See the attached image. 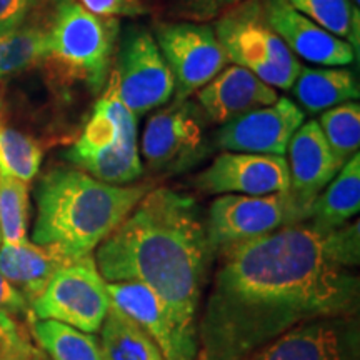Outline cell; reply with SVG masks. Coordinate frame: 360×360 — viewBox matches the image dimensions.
Wrapping results in <instances>:
<instances>
[{
    "instance_id": "obj_1",
    "label": "cell",
    "mask_w": 360,
    "mask_h": 360,
    "mask_svg": "<svg viewBox=\"0 0 360 360\" xmlns=\"http://www.w3.org/2000/svg\"><path fill=\"white\" fill-rule=\"evenodd\" d=\"M359 232V222L332 232L297 224L217 252L197 360H242L297 326L352 314Z\"/></svg>"
},
{
    "instance_id": "obj_2",
    "label": "cell",
    "mask_w": 360,
    "mask_h": 360,
    "mask_svg": "<svg viewBox=\"0 0 360 360\" xmlns=\"http://www.w3.org/2000/svg\"><path fill=\"white\" fill-rule=\"evenodd\" d=\"M212 254L195 200L157 187L97 247L94 259L107 283H143L169 305L180 326L197 335V310Z\"/></svg>"
},
{
    "instance_id": "obj_3",
    "label": "cell",
    "mask_w": 360,
    "mask_h": 360,
    "mask_svg": "<svg viewBox=\"0 0 360 360\" xmlns=\"http://www.w3.org/2000/svg\"><path fill=\"white\" fill-rule=\"evenodd\" d=\"M150 188L114 186L75 167L47 170L35 186L32 242L67 260L92 255Z\"/></svg>"
},
{
    "instance_id": "obj_4",
    "label": "cell",
    "mask_w": 360,
    "mask_h": 360,
    "mask_svg": "<svg viewBox=\"0 0 360 360\" xmlns=\"http://www.w3.org/2000/svg\"><path fill=\"white\" fill-rule=\"evenodd\" d=\"M119 25V19L96 15L77 0H57L45 27L44 60L98 92L109 74Z\"/></svg>"
},
{
    "instance_id": "obj_5",
    "label": "cell",
    "mask_w": 360,
    "mask_h": 360,
    "mask_svg": "<svg viewBox=\"0 0 360 360\" xmlns=\"http://www.w3.org/2000/svg\"><path fill=\"white\" fill-rule=\"evenodd\" d=\"M65 155L77 169L114 186H127L142 175L137 117L117 96L110 79L82 134Z\"/></svg>"
},
{
    "instance_id": "obj_6",
    "label": "cell",
    "mask_w": 360,
    "mask_h": 360,
    "mask_svg": "<svg viewBox=\"0 0 360 360\" xmlns=\"http://www.w3.org/2000/svg\"><path fill=\"white\" fill-rule=\"evenodd\" d=\"M212 29L229 64L244 67L274 89L294 85L302 65L267 24L262 0H244L219 15Z\"/></svg>"
},
{
    "instance_id": "obj_7",
    "label": "cell",
    "mask_w": 360,
    "mask_h": 360,
    "mask_svg": "<svg viewBox=\"0 0 360 360\" xmlns=\"http://www.w3.org/2000/svg\"><path fill=\"white\" fill-rule=\"evenodd\" d=\"M110 305L107 282L98 272L94 255H87L58 269L30 309L40 321H57L96 334Z\"/></svg>"
},
{
    "instance_id": "obj_8",
    "label": "cell",
    "mask_w": 360,
    "mask_h": 360,
    "mask_svg": "<svg viewBox=\"0 0 360 360\" xmlns=\"http://www.w3.org/2000/svg\"><path fill=\"white\" fill-rule=\"evenodd\" d=\"M307 215L289 191L269 195H219L209 207L205 232L214 254L231 245L255 240L289 225L304 224Z\"/></svg>"
},
{
    "instance_id": "obj_9",
    "label": "cell",
    "mask_w": 360,
    "mask_h": 360,
    "mask_svg": "<svg viewBox=\"0 0 360 360\" xmlns=\"http://www.w3.org/2000/svg\"><path fill=\"white\" fill-rule=\"evenodd\" d=\"M112 82L117 96L137 117L159 109L174 97V77L150 30L132 25L117 49Z\"/></svg>"
},
{
    "instance_id": "obj_10",
    "label": "cell",
    "mask_w": 360,
    "mask_h": 360,
    "mask_svg": "<svg viewBox=\"0 0 360 360\" xmlns=\"http://www.w3.org/2000/svg\"><path fill=\"white\" fill-rule=\"evenodd\" d=\"M152 35L172 72L174 102L187 101L229 65V58L210 25L157 22Z\"/></svg>"
},
{
    "instance_id": "obj_11",
    "label": "cell",
    "mask_w": 360,
    "mask_h": 360,
    "mask_svg": "<svg viewBox=\"0 0 360 360\" xmlns=\"http://www.w3.org/2000/svg\"><path fill=\"white\" fill-rule=\"evenodd\" d=\"M204 114L188 101L155 112L143 129L141 150L155 172H180L192 167L204 150Z\"/></svg>"
},
{
    "instance_id": "obj_12",
    "label": "cell",
    "mask_w": 360,
    "mask_h": 360,
    "mask_svg": "<svg viewBox=\"0 0 360 360\" xmlns=\"http://www.w3.org/2000/svg\"><path fill=\"white\" fill-rule=\"evenodd\" d=\"M110 302L137 323L164 355V360H197L199 337L180 326L169 305L139 282L107 283Z\"/></svg>"
},
{
    "instance_id": "obj_13",
    "label": "cell",
    "mask_w": 360,
    "mask_h": 360,
    "mask_svg": "<svg viewBox=\"0 0 360 360\" xmlns=\"http://www.w3.org/2000/svg\"><path fill=\"white\" fill-rule=\"evenodd\" d=\"M193 186L209 195H269L289 191V165L283 155L222 152Z\"/></svg>"
},
{
    "instance_id": "obj_14",
    "label": "cell",
    "mask_w": 360,
    "mask_h": 360,
    "mask_svg": "<svg viewBox=\"0 0 360 360\" xmlns=\"http://www.w3.org/2000/svg\"><path fill=\"white\" fill-rule=\"evenodd\" d=\"M304 124V112L290 98L278 97L225 124L217 132V146L225 152L285 155L292 135Z\"/></svg>"
},
{
    "instance_id": "obj_15",
    "label": "cell",
    "mask_w": 360,
    "mask_h": 360,
    "mask_svg": "<svg viewBox=\"0 0 360 360\" xmlns=\"http://www.w3.org/2000/svg\"><path fill=\"white\" fill-rule=\"evenodd\" d=\"M287 152L289 193L294 204L309 219L314 200L334 180L344 164L334 155L317 120H310L297 129Z\"/></svg>"
},
{
    "instance_id": "obj_16",
    "label": "cell",
    "mask_w": 360,
    "mask_h": 360,
    "mask_svg": "<svg viewBox=\"0 0 360 360\" xmlns=\"http://www.w3.org/2000/svg\"><path fill=\"white\" fill-rule=\"evenodd\" d=\"M262 8L267 24L295 57L299 56L310 64L327 67L354 62V49L345 40L315 24L292 7L289 0H262Z\"/></svg>"
},
{
    "instance_id": "obj_17",
    "label": "cell",
    "mask_w": 360,
    "mask_h": 360,
    "mask_svg": "<svg viewBox=\"0 0 360 360\" xmlns=\"http://www.w3.org/2000/svg\"><path fill=\"white\" fill-rule=\"evenodd\" d=\"M278 98L277 90L240 65H229L197 92L199 109L210 122L225 125Z\"/></svg>"
},
{
    "instance_id": "obj_18",
    "label": "cell",
    "mask_w": 360,
    "mask_h": 360,
    "mask_svg": "<svg viewBox=\"0 0 360 360\" xmlns=\"http://www.w3.org/2000/svg\"><path fill=\"white\" fill-rule=\"evenodd\" d=\"M67 260L47 247L25 240L19 245L0 244V274L32 304Z\"/></svg>"
},
{
    "instance_id": "obj_19",
    "label": "cell",
    "mask_w": 360,
    "mask_h": 360,
    "mask_svg": "<svg viewBox=\"0 0 360 360\" xmlns=\"http://www.w3.org/2000/svg\"><path fill=\"white\" fill-rule=\"evenodd\" d=\"M242 360H344V354L335 327L327 321H312L290 328Z\"/></svg>"
},
{
    "instance_id": "obj_20",
    "label": "cell",
    "mask_w": 360,
    "mask_h": 360,
    "mask_svg": "<svg viewBox=\"0 0 360 360\" xmlns=\"http://www.w3.org/2000/svg\"><path fill=\"white\" fill-rule=\"evenodd\" d=\"M360 209V155L344 164L328 186L310 207L307 224L317 232H332L344 227Z\"/></svg>"
},
{
    "instance_id": "obj_21",
    "label": "cell",
    "mask_w": 360,
    "mask_h": 360,
    "mask_svg": "<svg viewBox=\"0 0 360 360\" xmlns=\"http://www.w3.org/2000/svg\"><path fill=\"white\" fill-rule=\"evenodd\" d=\"M290 89L297 101L312 114L357 101L360 96L359 80L354 72L342 67H302Z\"/></svg>"
},
{
    "instance_id": "obj_22",
    "label": "cell",
    "mask_w": 360,
    "mask_h": 360,
    "mask_svg": "<svg viewBox=\"0 0 360 360\" xmlns=\"http://www.w3.org/2000/svg\"><path fill=\"white\" fill-rule=\"evenodd\" d=\"M98 332L102 360H164L154 340L114 305Z\"/></svg>"
},
{
    "instance_id": "obj_23",
    "label": "cell",
    "mask_w": 360,
    "mask_h": 360,
    "mask_svg": "<svg viewBox=\"0 0 360 360\" xmlns=\"http://www.w3.org/2000/svg\"><path fill=\"white\" fill-rule=\"evenodd\" d=\"M32 337L49 360H102L101 345L94 334L57 321L30 322Z\"/></svg>"
},
{
    "instance_id": "obj_24",
    "label": "cell",
    "mask_w": 360,
    "mask_h": 360,
    "mask_svg": "<svg viewBox=\"0 0 360 360\" xmlns=\"http://www.w3.org/2000/svg\"><path fill=\"white\" fill-rule=\"evenodd\" d=\"M290 6L321 25L327 32L345 40L359 58L360 7L352 0H289Z\"/></svg>"
},
{
    "instance_id": "obj_25",
    "label": "cell",
    "mask_w": 360,
    "mask_h": 360,
    "mask_svg": "<svg viewBox=\"0 0 360 360\" xmlns=\"http://www.w3.org/2000/svg\"><path fill=\"white\" fill-rule=\"evenodd\" d=\"M45 27L39 20L0 34V77L19 74L45 58Z\"/></svg>"
},
{
    "instance_id": "obj_26",
    "label": "cell",
    "mask_w": 360,
    "mask_h": 360,
    "mask_svg": "<svg viewBox=\"0 0 360 360\" xmlns=\"http://www.w3.org/2000/svg\"><path fill=\"white\" fill-rule=\"evenodd\" d=\"M42 157V147L30 135L0 124V174L30 184Z\"/></svg>"
},
{
    "instance_id": "obj_27",
    "label": "cell",
    "mask_w": 360,
    "mask_h": 360,
    "mask_svg": "<svg viewBox=\"0 0 360 360\" xmlns=\"http://www.w3.org/2000/svg\"><path fill=\"white\" fill-rule=\"evenodd\" d=\"M29 184L0 174V233L2 244L29 240Z\"/></svg>"
},
{
    "instance_id": "obj_28",
    "label": "cell",
    "mask_w": 360,
    "mask_h": 360,
    "mask_svg": "<svg viewBox=\"0 0 360 360\" xmlns=\"http://www.w3.org/2000/svg\"><path fill=\"white\" fill-rule=\"evenodd\" d=\"M323 137L327 139L334 155L342 164L359 154L360 147V105L345 102L323 110L319 120Z\"/></svg>"
},
{
    "instance_id": "obj_29",
    "label": "cell",
    "mask_w": 360,
    "mask_h": 360,
    "mask_svg": "<svg viewBox=\"0 0 360 360\" xmlns=\"http://www.w3.org/2000/svg\"><path fill=\"white\" fill-rule=\"evenodd\" d=\"M25 319L27 322L34 321L32 309L27 302L25 297L20 294L6 277L0 274V323L6 328V332L12 340H22L25 335L22 334L15 319Z\"/></svg>"
},
{
    "instance_id": "obj_30",
    "label": "cell",
    "mask_w": 360,
    "mask_h": 360,
    "mask_svg": "<svg viewBox=\"0 0 360 360\" xmlns=\"http://www.w3.org/2000/svg\"><path fill=\"white\" fill-rule=\"evenodd\" d=\"M56 0H0V34L39 20L40 12Z\"/></svg>"
},
{
    "instance_id": "obj_31",
    "label": "cell",
    "mask_w": 360,
    "mask_h": 360,
    "mask_svg": "<svg viewBox=\"0 0 360 360\" xmlns=\"http://www.w3.org/2000/svg\"><path fill=\"white\" fill-rule=\"evenodd\" d=\"M89 12L101 17L120 19V17H141L147 13L146 0H77Z\"/></svg>"
},
{
    "instance_id": "obj_32",
    "label": "cell",
    "mask_w": 360,
    "mask_h": 360,
    "mask_svg": "<svg viewBox=\"0 0 360 360\" xmlns=\"http://www.w3.org/2000/svg\"><path fill=\"white\" fill-rule=\"evenodd\" d=\"M244 0H179L180 8L192 20L205 22L222 15Z\"/></svg>"
},
{
    "instance_id": "obj_33",
    "label": "cell",
    "mask_w": 360,
    "mask_h": 360,
    "mask_svg": "<svg viewBox=\"0 0 360 360\" xmlns=\"http://www.w3.org/2000/svg\"><path fill=\"white\" fill-rule=\"evenodd\" d=\"M30 349L29 340H22V342H8L7 345H4L0 349V360H25V354L27 350Z\"/></svg>"
},
{
    "instance_id": "obj_34",
    "label": "cell",
    "mask_w": 360,
    "mask_h": 360,
    "mask_svg": "<svg viewBox=\"0 0 360 360\" xmlns=\"http://www.w3.org/2000/svg\"><path fill=\"white\" fill-rule=\"evenodd\" d=\"M25 360H47V357H45L42 350H39L37 347H34V345H30V349L27 350L25 354Z\"/></svg>"
},
{
    "instance_id": "obj_35",
    "label": "cell",
    "mask_w": 360,
    "mask_h": 360,
    "mask_svg": "<svg viewBox=\"0 0 360 360\" xmlns=\"http://www.w3.org/2000/svg\"><path fill=\"white\" fill-rule=\"evenodd\" d=\"M22 340H25V339H22ZM22 340H12L6 332V328H4L2 323H0V349H2L4 345H7L8 342H13V344H15V342H22Z\"/></svg>"
},
{
    "instance_id": "obj_36",
    "label": "cell",
    "mask_w": 360,
    "mask_h": 360,
    "mask_svg": "<svg viewBox=\"0 0 360 360\" xmlns=\"http://www.w3.org/2000/svg\"><path fill=\"white\" fill-rule=\"evenodd\" d=\"M0 244H2V233H0Z\"/></svg>"
},
{
    "instance_id": "obj_37",
    "label": "cell",
    "mask_w": 360,
    "mask_h": 360,
    "mask_svg": "<svg viewBox=\"0 0 360 360\" xmlns=\"http://www.w3.org/2000/svg\"><path fill=\"white\" fill-rule=\"evenodd\" d=\"M47 360H49V359H47Z\"/></svg>"
}]
</instances>
